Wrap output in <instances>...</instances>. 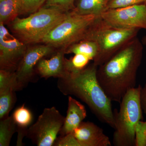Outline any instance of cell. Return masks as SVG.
<instances>
[{"instance_id":"25","label":"cell","mask_w":146,"mask_h":146,"mask_svg":"<svg viewBox=\"0 0 146 146\" xmlns=\"http://www.w3.org/2000/svg\"><path fill=\"white\" fill-rule=\"evenodd\" d=\"M75 0H47L45 5L55 6L67 11H70L75 8Z\"/></svg>"},{"instance_id":"1","label":"cell","mask_w":146,"mask_h":146,"mask_svg":"<svg viewBox=\"0 0 146 146\" xmlns=\"http://www.w3.org/2000/svg\"><path fill=\"white\" fill-rule=\"evenodd\" d=\"M143 45L136 36L98 67V81L112 102L120 103L127 92L136 87L137 71L143 58Z\"/></svg>"},{"instance_id":"4","label":"cell","mask_w":146,"mask_h":146,"mask_svg":"<svg viewBox=\"0 0 146 146\" xmlns=\"http://www.w3.org/2000/svg\"><path fill=\"white\" fill-rule=\"evenodd\" d=\"M142 86L130 89L120 103L119 110H113L115 131L113 143L115 146H135L136 125L143 118L140 94Z\"/></svg>"},{"instance_id":"16","label":"cell","mask_w":146,"mask_h":146,"mask_svg":"<svg viewBox=\"0 0 146 146\" xmlns=\"http://www.w3.org/2000/svg\"><path fill=\"white\" fill-rule=\"evenodd\" d=\"M65 54H80L90 58L93 62L98 56V47L96 43L90 40H82L70 45L65 50Z\"/></svg>"},{"instance_id":"10","label":"cell","mask_w":146,"mask_h":146,"mask_svg":"<svg viewBox=\"0 0 146 146\" xmlns=\"http://www.w3.org/2000/svg\"><path fill=\"white\" fill-rule=\"evenodd\" d=\"M55 49L49 45H37L27 47L15 72L17 79L23 89L35 80V68L40 59L55 53Z\"/></svg>"},{"instance_id":"3","label":"cell","mask_w":146,"mask_h":146,"mask_svg":"<svg viewBox=\"0 0 146 146\" xmlns=\"http://www.w3.org/2000/svg\"><path fill=\"white\" fill-rule=\"evenodd\" d=\"M70 11L59 7L44 5L27 18L17 17L9 27L15 36L27 45L41 43Z\"/></svg>"},{"instance_id":"6","label":"cell","mask_w":146,"mask_h":146,"mask_svg":"<svg viewBox=\"0 0 146 146\" xmlns=\"http://www.w3.org/2000/svg\"><path fill=\"white\" fill-rule=\"evenodd\" d=\"M97 17L70 11L64 20L53 29L41 43L55 49H64L83 40Z\"/></svg>"},{"instance_id":"21","label":"cell","mask_w":146,"mask_h":146,"mask_svg":"<svg viewBox=\"0 0 146 146\" xmlns=\"http://www.w3.org/2000/svg\"><path fill=\"white\" fill-rule=\"evenodd\" d=\"M7 89L15 91L23 89L18 82L15 72L0 70V91Z\"/></svg>"},{"instance_id":"28","label":"cell","mask_w":146,"mask_h":146,"mask_svg":"<svg viewBox=\"0 0 146 146\" xmlns=\"http://www.w3.org/2000/svg\"><path fill=\"white\" fill-rule=\"evenodd\" d=\"M142 43H143V45H146V36H144L142 39Z\"/></svg>"},{"instance_id":"15","label":"cell","mask_w":146,"mask_h":146,"mask_svg":"<svg viewBox=\"0 0 146 146\" xmlns=\"http://www.w3.org/2000/svg\"><path fill=\"white\" fill-rule=\"evenodd\" d=\"M109 0H78L74 10L82 15H93L100 17L106 10Z\"/></svg>"},{"instance_id":"2","label":"cell","mask_w":146,"mask_h":146,"mask_svg":"<svg viewBox=\"0 0 146 146\" xmlns=\"http://www.w3.org/2000/svg\"><path fill=\"white\" fill-rule=\"evenodd\" d=\"M98 67L93 63L78 72L66 74L58 78L57 87L63 95L80 99L102 122L115 129L112 101L98 81Z\"/></svg>"},{"instance_id":"27","label":"cell","mask_w":146,"mask_h":146,"mask_svg":"<svg viewBox=\"0 0 146 146\" xmlns=\"http://www.w3.org/2000/svg\"><path fill=\"white\" fill-rule=\"evenodd\" d=\"M140 100L142 110L146 117V86L145 85L141 88Z\"/></svg>"},{"instance_id":"14","label":"cell","mask_w":146,"mask_h":146,"mask_svg":"<svg viewBox=\"0 0 146 146\" xmlns=\"http://www.w3.org/2000/svg\"><path fill=\"white\" fill-rule=\"evenodd\" d=\"M27 13L21 0H0V23L9 24L17 17Z\"/></svg>"},{"instance_id":"30","label":"cell","mask_w":146,"mask_h":146,"mask_svg":"<svg viewBox=\"0 0 146 146\" xmlns=\"http://www.w3.org/2000/svg\"><path fill=\"white\" fill-rule=\"evenodd\" d=\"M145 4H146V3Z\"/></svg>"},{"instance_id":"8","label":"cell","mask_w":146,"mask_h":146,"mask_svg":"<svg viewBox=\"0 0 146 146\" xmlns=\"http://www.w3.org/2000/svg\"><path fill=\"white\" fill-rule=\"evenodd\" d=\"M100 17L117 27L146 30L145 4L108 9L104 12Z\"/></svg>"},{"instance_id":"24","label":"cell","mask_w":146,"mask_h":146,"mask_svg":"<svg viewBox=\"0 0 146 146\" xmlns=\"http://www.w3.org/2000/svg\"><path fill=\"white\" fill-rule=\"evenodd\" d=\"M54 146H81L73 132L56 138Z\"/></svg>"},{"instance_id":"12","label":"cell","mask_w":146,"mask_h":146,"mask_svg":"<svg viewBox=\"0 0 146 146\" xmlns=\"http://www.w3.org/2000/svg\"><path fill=\"white\" fill-rule=\"evenodd\" d=\"M65 49H60L50 59L42 58L35 66V73L42 78H61L66 74L65 68Z\"/></svg>"},{"instance_id":"23","label":"cell","mask_w":146,"mask_h":146,"mask_svg":"<svg viewBox=\"0 0 146 146\" xmlns=\"http://www.w3.org/2000/svg\"><path fill=\"white\" fill-rule=\"evenodd\" d=\"M146 3V0H109L106 10L143 4Z\"/></svg>"},{"instance_id":"11","label":"cell","mask_w":146,"mask_h":146,"mask_svg":"<svg viewBox=\"0 0 146 146\" xmlns=\"http://www.w3.org/2000/svg\"><path fill=\"white\" fill-rule=\"evenodd\" d=\"M81 146H111L102 129L90 121H82L73 132Z\"/></svg>"},{"instance_id":"26","label":"cell","mask_w":146,"mask_h":146,"mask_svg":"<svg viewBox=\"0 0 146 146\" xmlns=\"http://www.w3.org/2000/svg\"><path fill=\"white\" fill-rule=\"evenodd\" d=\"M25 6L27 13H33L42 7L47 0H21Z\"/></svg>"},{"instance_id":"17","label":"cell","mask_w":146,"mask_h":146,"mask_svg":"<svg viewBox=\"0 0 146 146\" xmlns=\"http://www.w3.org/2000/svg\"><path fill=\"white\" fill-rule=\"evenodd\" d=\"M17 126L12 116L0 120V146H9Z\"/></svg>"},{"instance_id":"9","label":"cell","mask_w":146,"mask_h":146,"mask_svg":"<svg viewBox=\"0 0 146 146\" xmlns=\"http://www.w3.org/2000/svg\"><path fill=\"white\" fill-rule=\"evenodd\" d=\"M27 47L0 23V70L16 72Z\"/></svg>"},{"instance_id":"7","label":"cell","mask_w":146,"mask_h":146,"mask_svg":"<svg viewBox=\"0 0 146 146\" xmlns=\"http://www.w3.org/2000/svg\"><path fill=\"white\" fill-rule=\"evenodd\" d=\"M65 117L54 106L45 108L27 130L26 137L37 146H53Z\"/></svg>"},{"instance_id":"29","label":"cell","mask_w":146,"mask_h":146,"mask_svg":"<svg viewBox=\"0 0 146 146\" xmlns=\"http://www.w3.org/2000/svg\"><path fill=\"white\" fill-rule=\"evenodd\" d=\"M145 86H146V83L145 84Z\"/></svg>"},{"instance_id":"18","label":"cell","mask_w":146,"mask_h":146,"mask_svg":"<svg viewBox=\"0 0 146 146\" xmlns=\"http://www.w3.org/2000/svg\"><path fill=\"white\" fill-rule=\"evenodd\" d=\"M15 92L10 89L0 91V120L9 116L17 100Z\"/></svg>"},{"instance_id":"19","label":"cell","mask_w":146,"mask_h":146,"mask_svg":"<svg viewBox=\"0 0 146 146\" xmlns=\"http://www.w3.org/2000/svg\"><path fill=\"white\" fill-rule=\"evenodd\" d=\"M91 59L85 55L78 54L69 59H65V68L66 74L80 72L88 66Z\"/></svg>"},{"instance_id":"20","label":"cell","mask_w":146,"mask_h":146,"mask_svg":"<svg viewBox=\"0 0 146 146\" xmlns=\"http://www.w3.org/2000/svg\"><path fill=\"white\" fill-rule=\"evenodd\" d=\"M17 126V129H27L33 120L31 111L24 104L15 110L11 115Z\"/></svg>"},{"instance_id":"5","label":"cell","mask_w":146,"mask_h":146,"mask_svg":"<svg viewBox=\"0 0 146 146\" xmlns=\"http://www.w3.org/2000/svg\"><path fill=\"white\" fill-rule=\"evenodd\" d=\"M139 31L114 27L99 17L96 18L83 40H92L98 45V54L93 63L99 67L137 36Z\"/></svg>"},{"instance_id":"22","label":"cell","mask_w":146,"mask_h":146,"mask_svg":"<svg viewBox=\"0 0 146 146\" xmlns=\"http://www.w3.org/2000/svg\"><path fill=\"white\" fill-rule=\"evenodd\" d=\"M135 146H146V121H139L135 131Z\"/></svg>"},{"instance_id":"13","label":"cell","mask_w":146,"mask_h":146,"mask_svg":"<svg viewBox=\"0 0 146 146\" xmlns=\"http://www.w3.org/2000/svg\"><path fill=\"white\" fill-rule=\"evenodd\" d=\"M86 116L87 112L84 106L69 96L67 115L59 132L60 136H64L73 132L83 121Z\"/></svg>"}]
</instances>
